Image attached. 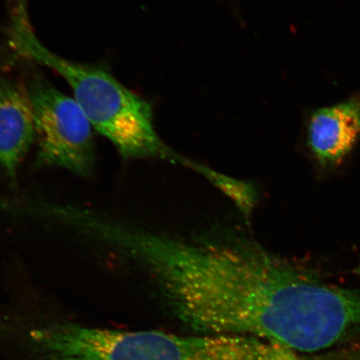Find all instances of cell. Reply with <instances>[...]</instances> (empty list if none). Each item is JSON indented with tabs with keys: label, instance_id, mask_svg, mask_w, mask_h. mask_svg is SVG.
<instances>
[{
	"label": "cell",
	"instance_id": "1",
	"mask_svg": "<svg viewBox=\"0 0 360 360\" xmlns=\"http://www.w3.org/2000/svg\"><path fill=\"white\" fill-rule=\"evenodd\" d=\"M124 257L150 274L179 321L314 353L360 333V291L328 285L257 247L193 242L134 227Z\"/></svg>",
	"mask_w": 360,
	"mask_h": 360
},
{
	"label": "cell",
	"instance_id": "2",
	"mask_svg": "<svg viewBox=\"0 0 360 360\" xmlns=\"http://www.w3.org/2000/svg\"><path fill=\"white\" fill-rule=\"evenodd\" d=\"M8 35L20 56L62 76L93 128L124 159L161 158L183 163L184 158L166 146L155 131L150 103L103 68L67 60L40 42L30 24L26 0H18Z\"/></svg>",
	"mask_w": 360,
	"mask_h": 360
},
{
	"label": "cell",
	"instance_id": "3",
	"mask_svg": "<svg viewBox=\"0 0 360 360\" xmlns=\"http://www.w3.org/2000/svg\"><path fill=\"white\" fill-rule=\"evenodd\" d=\"M26 87L34 112L38 163L79 177L91 176L96 167L94 128L78 103L39 75L31 76Z\"/></svg>",
	"mask_w": 360,
	"mask_h": 360
},
{
	"label": "cell",
	"instance_id": "4",
	"mask_svg": "<svg viewBox=\"0 0 360 360\" xmlns=\"http://www.w3.org/2000/svg\"><path fill=\"white\" fill-rule=\"evenodd\" d=\"M36 141L35 125L26 84L0 79V174L17 181L20 166Z\"/></svg>",
	"mask_w": 360,
	"mask_h": 360
},
{
	"label": "cell",
	"instance_id": "5",
	"mask_svg": "<svg viewBox=\"0 0 360 360\" xmlns=\"http://www.w3.org/2000/svg\"><path fill=\"white\" fill-rule=\"evenodd\" d=\"M360 135V101L350 100L314 112L308 129V142L321 164L340 163Z\"/></svg>",
	"mask_w": 360,
	"mask_h": 360
},
{
	"label": "cell",
	"instance_id": "6",
	"mask_svg": "<svg viewBox=\"0 0 360 360\" xmlns=\"http://www.w3.org/2000/svg\"><path fill=\"white\" fill-rule=\"evenodd\" d=\"M274 349V359L276 360H299L294 351L276 342H269Z\"/></svg>",
	"mask_w": 360,
	"mask_h": 360
}]
</instances>
